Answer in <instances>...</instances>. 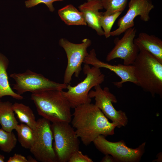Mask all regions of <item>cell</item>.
<instances>
[{
    "label": "cell",
    "instance_id": "7c38bea8",
    "mask_svg": "<svg viewBox=\"0 0 162 162\" xmlns=\"http://www.w3.org/2000/svg\"><path fill=\"white\" fill-rule=\"evenodd\" d=\"M136 29L135 27L128 28L124 32L122 37L116 38L115 46L107 54L106 59L109 62L117 58L123 60V64L133 65L140 51L134 43Z\"/></svg>",
    "mask_w": 162,
    "mask_h": 162
},
{
    "label": "cell",
    "instance_id": "52a82bcc",
    "mask_svg": "<svg viewBox=\"0 0 162 162\" xmlns=\"http://www.w3.org/2000/svg\"><path fill=\"white\" fill-rule=\"evenodd\" d=\"M10 76L15 82L13 89L20 95L26 92L33 93L50 90L61 91L66 89L68 85L51 80L29 69L23 73L11 74Z\"/></svg>",
    "mask_w": 162,
    "mask_h": 162
},
{
    "label": "cell",
    "instance_id": "d6986e66",
    "mask_svg": "<svg viewBox=\"0 0 162 162\" xmlns=\"http://www.w3.org/2000/svg\"><path fill=\"white\" fill-rule=\"evenodd\" d=\"M13 110L19 121L34 130L37 121L33 112L28 106L22 103L15 102L13 104Z\"/></svg>",
    "mask_w": 162,
    "mask_h": 162
},
{
    "label": "cell",
    "instance_id": "603a6c76",
    "mask_svg": "<svg viewBox=\"0 0 162 162\" xmlns=\"http://www.w3.org/2000/svg\"><path fill=\"white\" fill-rule=\"evenodd\" d=\"M122 12L116 13L109 15L104 16L102 14L99 18L100 25L104 33L106 38L111 36L110 32L115 22L122 13Z\"/></svg>",
    "mask_w": 162,
    "mask_h": 162
},
{
    "label": "cell",
    "instance_id": "8992f818",
    "mask_svg": "<svg viewBox=\"0 0 162 162\" xmlns=\"http://www.w3.org/2000/svg\"><path fill=\"white\" fill-rule=\"evenodd\" d=\"M34 130V139L29 150L35 159L39 162H57L50 122L43 118H39Z\"/></svg>",
    "mask_w": 162,
    "mask_h": 162
},
{
    "label": "cell",
    "instance_id": "2e32d148",
    "mask_svg": "<svg viewBox=\"0 0 162 162\" xmlns=\"http://www.w3.org/2000/svg\"><path fill=\"white\" fill-rule=\"evenodd\" d=\"M9 64L8 58L0 52V99L10 96L15 99L22 100L23 97L14 92L10 86L7 72Z\"/></svg>",
    "mask_w": 162,
    "mask_h": 162
},
{
    "label": "cell",
    "instance_id": "4316f807",
    "mask_svg": "<svg viewBox=\"0 0 162 162\" xmlns=\"http://www.w3.org/2000/svg\"><path fill=\"white\" fill-rule=\"evenodd\" d=\"M101 162H115L113 157L110 154H105V156L102 158Z\"/></svg>",
    "mask_w": 162,
    "mask_h": 162
},
{
    "label": "cell",
    "instance_id": "6da1fadb",
    "mask_svg": "<svg viewBox=\"0 0 162 162\" xmlns=\"http://www.w3.org/2000/svg\"><path fill=\"white\" fill-rule=\"evenodd\" d=\"M74 109L70 122L85 145H89L100 135L106 136L114 134L117 124L110 122L94 104H82Z\"/></svg>",
    "mask_w": 162,
    "mask_h": 162
},
{
    "label": "cell",
    "instance_id": "9a60e30c",
    "mask_svg": "<svg viewBox=\"0 0 162 162\" xmlns=\"http://www.w3.org/2000/svg\"><path fill=\"white\" fill-rule=\"evenodd\" d=\"M134 43L139 50L148 52L162 63V40L154 35L146 33H140Z\"/></svg>",
    "mask_w": 162,
    "mask_h": 162
},
{
    "label": "cell",
    "instance_id": "f1b7e54d",
    "mask_svg": "<svg viewBox=\"0 0 162 162\" xmlns=\"http://www.w3.org/2000/svg\"><path fill=\"white\" fill-rule=\"evenodd\" d=\"M5 157L3 155L0 154V162H4V161Z\"/></svg>",
    "mask_w": 162,
    "mask_h": 162
},
{
    "label": "cell",
    "instance_id": "5b68a950",
    "mask_svg": "<svg viewBox=\"0 0 162 162\" xmlns=\"http://www.w3.org/2000/svg\"><path fill=\"white\" fill-rule=\"evenodd\" d=\"M66 122L51 124L53 147L57 162H67L71 155L79 150L80 141L74 128Z\"/></svg>",
    "mask_w": 162,
    "mask_h": 162
},
{
    "label": "cell",
    "instance_id": "44dd1931",
    "mask_svg": "<svg viewBox=\"0 0 162 162\" xmlns=\"http://www.w3.org/2000/svg\"><path fill=\"white\" fill-rule=\"evenodd\" d=\"M17 138L13 132H8L0 129V149L5 152H11L15 148Z\"/></svg>",
    "mask_w": 162,
    "mask_h": 162
},
{
    "label": "cell",
    "instance_id": "ba28073f",
    "mask_svg": "<svg viewBox=\"0 0 162 162\" xmlns=\"http://www.w3.org/2000/svg\"><path fill=\"white\" fill-rule=\"evenodd\" d=\"M95 147L104 154H110L115 162H138L145 152L146 142L133 148L127 146L123 140L113 142L107 140L106 136L100 135L93 142Z\"/></svg>",
    "mask_w": 162,
    "mask_h": 162
},
{
    "label": "cell",
    "instance_id": "484cf974",
    "mask_svg": "<svg viewBox=\"0 0 162 162\" xmlns=\"http://www.w3.org/2000/svg\"><path fill=\"white\" fill-rule=\"evenodd\" d=\"M8 162H28L24 156L19 154L15 153L12 157H10L7 160Z\"/></svg>",
    "mask_w": 162,
    "mask_h": 162
},
{
    "label": "cell",
    "instance_id": "5bb4252c",
    "mask_svg": "<svg viewBox=\"0 0 162 162\" xmlns=\"http://www.w3.org/2000/svg\"><path fill=\"white\" fill-rule=\"evenodd\" d=\"M78 8L83 14L88 26L94 30L98 35H104L99 23V18L103 12L99 10L104 9L101 0H87Z\"/></svg>",
    "mask_w": 162,
    "mask_h": 162
},
{
    "label": "cell",
    "instance_id": "7a4b0ae2",
    "mask_svg": "<svg viewBox=\"0 0 162 162\" xmlns=\"http://www.w3.org/2000/svg\"><path fill=\"white\" fill-rule=\"evenodd\" d=\"M62 91L48 90L32 93L31 99L40 116L52 122L70 123L72 118L70 103Z\"/></svg>",
    "mask_w": 162,
    "mask_h": 162
},
{
    "label": "cell",
    "instance_id": "9c48e42d",
    "mask_svg": "<svg viewBox=\"0 0 162 162\" xmlns=\"http://www.w3.org/2000/svg\"><path fill=\"white\" fill-rule=\"evenodd\" d=\"M59 45L65 51L68 59V63L64 76L63 83L68 84L72 80L73 75L79 77L82 70V64L87 55V48L92 44L91 40L85 38L80 44L72 43L65 38L60 39Z\"/></svg>",
    "mask_w": 162,
    "mask_h": 162
},
{
    "label": "cell",
    "instance_id": "e0dca14e",
    "mask_svg": "<svg viewBox=\"0 0 162 162\" xmlns=\"http://www.w3.org/2000/svg\"><path fill=\"white\" fill-rule=\"evenodd\" d=\"M0 124L2 128L8 132H12L18 124L15 116L13 104L9 101H0Z\"/></svg>",
    "mask_w": 162,
    "mask_h": 162
},
{
    "label": "cell",
    "instance_id": "4fadbf2b",
    "mask_svg": "<svg viewBox=\"0 0 162 162\" xmlns=\"http://www.w3.org/2000/svg\"><path fill=\"white\" fill-rule=\"evenodd\" d=\"M83 63L99 68H106L114 72L121 79L120 81L113 83L114 86L118 88L122 87L123 84L127 82H132L138 86L134 74L133 65H126L120 64L112 65L102 61L97 58L94 49H92L86 56Z\"/></svg>",
    "mask_w": 162,
    "mask_h": 162
},
{
    "label": "cell",
    "instance_id": "277c9868",
    "mask_svg": "<svg viewBox=\"0 0 162 162\" xmlns=\"http://www.w3.org/2000/svg\"><path fill=\"white\" fill-rule=\"evenodd\" d=\"M84 74L86 76L84 80L76 85H67L68 91H62L63 96L68 100L71 108L74 109L82 104L91 103L92 99L88 96L91 89L100 85L104 81L105 75L100 68L85 64L83 68Z\"/></svg>",
    "mask_w": 162,
    "mask_h": 162
},
{
    "label": "cell",
    "instance_id": "3957f363",
    "mask_svg": "<svg viewBox=\"0 0 162 162\" xmlns=\"http://www.w3.org/2000/svg\"><path fill=\"white\" fill-rule=\"evenodd\" d=\"M133 65L138 86L153 97H162V63L150 52L140 50Z\"/></svg>",
    "mask_w": 162,
    "mask_h": 162
},
{
    "label": "cell",
    "instance_id": "30bf717a",
    "mask_svg": "<svg viewBox=\"0 0 162 162\" xmlns=\"http://www.w3.org/2000/svg\"><path fill=\"white\" fill-rule=\"evenodd\" d=\"M94 88V90L89 92L88 96L91 98H94V104L107 118L117 124V128L125 127L128 122L126 113L121 110H116L112 104L118 102L116 96L110 92L107 87L103 89L99 85Z\"/></svg>",
    "mask_w": 162,
    "mask_h": 162
},
{
    "label": "cell",
    "instance_id": "ac0fdd59",
    "mask_svg": "<svg viewBox=\"0 0 162 162\" xmlns=\"http://www.w3.org/2000/svg\"><path fill=\"white\" fill-rule=\"evenodd\" d=\"M58 13L61 19L68 26L87 25L83 13L72 4L61 8Z\"/></svg>",
    "mask_w": 162,
    "mask_h": 162
},
{
    "label": "cell",
    "instance_id": "83f0119b",
    "mask_svg": "<svg viewBox=\"0 0 162 162\" xmlns=\"http://www.w3.org/2000/svg\"><path fill=\"white\" fill-rule=\"evenodd\" d=\"M157 159L154 160L153 161L161 162L162 161V153L160 152L158 154Z\"/></svg>",
    "mask_w": 162,
    "mask_h": 162
},
{
    "label": "cell",
    "instance_id": "7402d4cb",
    "mask_svg": "<svg viewBox=\"0 0 162 162\" xmlns=\"http://www.w3.org/2000/svg\"><path fill=\"white\" fill-rule=\"evenodd\" d=\"M104 9L103 15H109L116 13L122 12L125 9L128 0H101Z\"/></svg>",
    "mask_w": 162,
    "mask_h": 162
},
{
    "label": "cell",
    "instance_id": "8fae6325",
    "mask_svg": "<svg viewBox=\"0 0 162 162\" xmlns=\"http://www.w3.org/2000/svg\"><path fill=\"white\" fill-rule=\"evenodd\" d=\"M126 13L117 22L118 28L110 32L111 36H118L128 28L134 27V20L138 16L141 20L147 22L150 19L151 11L154 5L151 0H130Z\"/></svg>",
    "mask_w": 162,
    "mask_h": 162
},
{
    "label": "cell",
    "instance_id": "ffe728a7",
    "mask_svg": "<svg viewBox=\"0 0 162 162\" xmlns=\"http://www.w3.org/2000/svg\"><path fill=\"white\" fill-rule=\"evenodd\" d=\"M17 133L18 140L23 148L30 149L34 140V130L24 123L18 124L15 129Z\"/></svg>",
    "mask_w": 162,
    "mask_h": 162
},
{
    "label": "cell",
    "instance_id": "cb8c5ba5",
    "mask_svg": "<svg viewBox=\"0 0 162 162\" xmlns=\"http://www.w3.org/2000/svg\"><path fill=\"white\" fill-rule=\"evenodd\" d=\"M64 0H28L25 2L26 6L27 8L34 7L39 4L44 3L48 7L50 11H53L55 8L52 3L56 1H62Z\"/></svg>",
    "mask_w": 162,
    "mask_h": 162
},
{
    "label": "cell",
    "instance_id": "d4e9b609",
    "mask_svg": "<svg viewBox=\"0 0 162 162\" xmlns=\"http://www.w3.org/2000/svg\"><path fill=\"white\" fill-rule=\"evenodd\" d=\"M68 162H93V161L87 155L83 154L78 150L74 152L70 157Z\"/></svg>",
    "mask_w": 162,
    "mask_h": 162
}]
</instances>
